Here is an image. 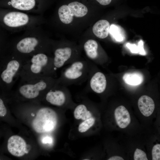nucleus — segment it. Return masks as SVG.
I'll use <instances>...</instances> for the list:
<instances>
[{
    "mask_svg": "<svg viewBox=\"0 0 160 160\" xmlns=\"http://www.w3.org/2000/svg\"><path fill=\"white\" fill-rule=\"evenodd\" d=\"M56 76L53 58L41 52L35 54L30 58L24 60L19 78L20 81H26L43 77L56 78Z\"/></svg>",
    "mask_w": 160,
    "mask_h": 160,
    "instance_id": "f257e3e1",
    "label": "nucleus"
},
{
    "mask_svg": "<svg viewBox=\"0 0 160 160\" xmlns=\"http://www.w3.org/2000/svg\"><path fill=\"white\" fill-rule=\"evenodd\" d=\"M95 65L89 61L77 59L62 70L57 78L58 84L67 87L82 84L87 81Z\"/></svg>",
    "mask_w": 160,
    "mask_h": 160,
    "instance_id": "f03ea898",
    "label": "nucleus"
},
{
    "mask_svg": "<svg viewBox=\"0 0 160 160\" xmlns=\"http://www.w3.org/2000/svg\"><path fill=\"white\" fill-rule=\"evenodd\" d=\"M58 83L57 78L52 77L20 81L16 93L25 99H34L40 95L44 96L50 88Z\"/></svg>",
    "mask_w": 160,
    "mask_h": 160,
    "instance_id": "7ed1b4c3",
    "label": "nucleus"
},
{
    "mask_svg": "<svg viewBox=\"0 0 160 160\" xmlns=\"http://www.w3.org/2000/svg\"><path fill=\"white\" fill-rule=\"evenodd\" d=\"M24 60L16 56L3 59L0 65V88L8 92L12 88L19 74Z\"/></svg>",
    "mask_w": 160,
    "mask_h": 160,
    "instance_id": "20e7f679",
    "label": "nucleus"
},
{
    "mask_svg": "<svg viewBox=\"0 0 160 160\" xmlns=\"http://www.w3.org/2000/svg\"><path fill=\"white\" fill-rule=\"evenodd\" d=\"M119 143L124 150L128 160H149L142 135L132 136L121 133Z\"/></svg>",
    "mask_w": 160,
    "mask_h": 160,
    "instance_id": "39448f33",
    "label": "nucleus"
},
{
    "mask_svg": "<svg viewBox=\"0 0 160 160\" xmlns=\"http://www.w3.org/2000/svg\"><path fill=\"white\" fill-rule=\"evenodd\" d=\"M57 121V116L55 111L49 107H43L38 110L32 121V127L38 133L49 132L55 129Z\"/></svg>",
    "mask_w": 160,
    "mask_h": 160,
    "instance_id": "423d86ee",
    "label": "nucleus"
},
{
    "mask_svg": "<svg viewBox=\"0 0 160 160\" xmlns=\"http://www.w3.org/2000/svg\"><path fill=\"white\" fill-rule=\"evenodd\" d=\"M149 160H160V135L153 129L142 135Z\"/></svg>",
    "mask_w": 160,
    "mask_h": 160,
    "instance_id": "0eeeda50",
    "label": "nucleus"
},
{
    "mask_svg": "<svg viewBox=\"0 0 160 160\" xmlns=\"http://www.w3.org/2000/svg\"><path fill=\"white\" fill-rule=\"evenodd\" d=\"M67 87L58 84L50 88L44 95L46 101L52 105L61 106L65 105L67 99L68 90Z\"/></svg>",
    "mask_w": 160,
    "mask_h": 160,
    "instance_id": "6e6552de",
    "label": "nucleus"
},
{
    "mask_svg": "<svg viewBox=\"0 0 160 160\" xmlns=\"http://www.w3.org/2000/svg\"><path fill=\"white\" fill-rule=\"evenodd\" d=\"M54 54L53 64L56 71L77 60L73 57L72 49L68 46L57 48L55 50Z\"/></svg>",
    "mask_w": 160,
    "mask_h": 160,
    "instance_id": "1a4fd4ad",
    "label": "nucleus"
},
{
    "mask_svg": "<svg viewBox=\"0 0 160 160\" xmlns=\"http://www.w3.org/2000/svg\"><path fill=\"white\" fill-rule=\"evenodd\" d=\"M26 147L25 142L19 136H12L8 140V151L11 154L15 156L20 157L27 153Z\"/></svg>",
    "mask_w": 160,
    "mask_h": 160,
    "instance_id": "9d476101",
    "label": "nucleus"
},
{
    "mask_svg": "<svg viewBox=\"0 0 160 160\" xmlns=\"http://www.w3.org/2000/svg\"><path fill=\"white\" fill-rule=\"evenodd\" d=\"M39 45V41L35 38L26 37L22 39L17 43L15 49L17 53L22 56L24 55L25 56V55H30L36 51Z\"/></svg>",
    "mask_w": 160,
    "mask_h": 160,
    "instance_id": "9b49d317",
    "label": "nucleus"
},
{
    "mask_svg": "<svg viewBox=\"0 0 160 160\" xmlns=\"http://www.w3.org/2000/svg\"><path fill=\"white\" fill-rule=\"evenodd\" d=\"M29 17L26 14L18 12H12L6 14L3 18L6 25L15 27L24 25L28 23Z\"/></svg>",
    "mask_w": 160,
    "mask_h": 160,
    "instance_id": "f8f14e48",
    "label": "nucleus"
},
{
    "mask_svg": "<svg viewBox=\"0 0 160 160\" xmlns=\"http://www.w3.org/2000/svg\"><path fill=\"white\" fill-rule=\"evenodd\" d=\"M84 49L87 57L96 65L101 64L98 52V45L97 41L89 39L85 43Z\"/></svg>",
    "mask_w": 160,
    "mask_h": 160,
    "instance_id": "ddd939ff",
    "label": "nucleus"
},
{
    "mask_svg": "<svg viewBox=\"0 0 160 160\" xmlns=\"http://www.w3.org/2000/svg\"><path fill=\"white\" fill-rule=\"evenodd\" d=\"M110 25L109 22L106 20H100L94 25L92 31L94 34L98 38L104 39L108 36Z\"/></svg>",
    "mask_w": 160,
    "mask_h": 160,
    "instance_id": "4468645a",
    "label": "nucleus"
},
{
    "mask_svg": "<svg viewBox=\"0 0 160 160\" xmlns=\"http://www.w3.org/2000/svg\"><path fill=\"white\" fill-rule=\"evenodd\" d=\"M68 6L72 14L76 17H83L87 13L88 9L87 7L82 4L78 2H71Z\"/></svg>",
    "mask_w": 160,
    "mask_h": 160,
    "instance_id": "2eb2a0df",
    "label": "nucleus"
},
{
    "mask_svg": "<svg viewBox=\"0 0 160 160\" xmlns=\"http://www.w3.org/2000/svg\"><path fill=\"white\" fill-rule=\"evenodd\" d=\"M123 79L126 84L133 86L140 84L143 81V75L139 72L127 73L123 76Z\"/></svg>",
    "mask_w": 160,
    "mask_h": 160,
    "instance_id": "dca6fc26",
    "label": "nucleus"
},
{
    "mask_svg": "<svg viewBox=\"0 0 160 160\" xmlns=\"http://www.w3.org/2000/svg\"><path fill=\"white\" fill-rule=\"evenodd\" d=\"M73 113L74 117L76 119H81L84 121L92 117L91 113L87 110L86 106L83 104L77 106Z\"/></svg>",
    "mask_w": 160,
    "mask_h": 160,
    "instance_id": "f3484780",
    "label": "nucleus"
},
{
    "mask_svg": "<svg viewBox=\"0 0 160 160\" xmlns=\"http://www.w3.org/2000/svg\"><path fill=\"white\" fill-rule=\"evenodd\" d=\"M11 4L14 8L20 10H28L34 7L35 0H11Z\"/></svg>",
    "mask_w": 160,
    "mask_h": 160,
    "instance_id": "a211bd4d",
    "label": "nucleus"
},
{
    "mask_svg": "<svg viewBox=\"0 0 160 160\" xmlns=\"http://www.w3.org/2000/svg\"><path fill=\"white\" fill-rule=\"evenodd\" d=\"M58 13L60 19L62 23L68 24L72 21L73 15L68 5H64L61 6L58 9Z\"/></svg>",
    "mask_w": 160,
    "mask_h": 160,
    "instance_id": "6ab92c4d",
    "label": "nucleus"
},
{
    "mask_svg": "<svg viewBox=\"0 0 160 160\" xmlns=\"http://www.w3.org/2000/svg\"><path fill=\"white\" fill-rule=\"evenodd\" d=\"M109 33L113 39L117 41H122L124 39L122 32L117 25L112 24L110 26Z\"/></svg>",
    "mask_w": 160,
    "mask_h": 160,
    "instance_id": "aec40b11",
    "label": "nucleus"
},
{
    "mask_svg": "<svg viewBox=\"0 0 160 160\" xmlns=\"http://www.w3.org/2000/svg\"><path fill=\"white\" fill-rule=\"evenodd\" d=\"M95 121V119L92 117L84 120L79 125L78 128L79 131L81 133L86 132L92 126Z\"/></svg>",
    "mask_w": 160,
    "mask_h": 160,
    "instance_id": "412c9836",
    "label": "nucleus"
},
{
    "mask_svg": "<svg viewBox=\"0 0 160 160\" xmlns=\"http://www.w3.org/2000/svg\"><path fill=\"white\" fill-rule=\"evenodd\" d=\"M126 46L132 53H139V49L138 45L137 46L135 44L127 43V44Z\"/></svg>",
    "mask_w": 160,
    "mask_h": 160,
    "instance_id": "4be33fe9",
    "label": "nucleus"
},
{
    "mask_svg": "<svg viewBox=\"0 0 160 160\" xmlns=\"http://www.w3.org/2000/svg\"><path fill=\"white\" fill-rule=\"evenodd\" d=\"M7 109L4 101L3 99L0 98V116L3 117L7 113Z\"/></svg>",
    "mask_w": 160,
    "mask_h": 160,
    "instance_id": "5701e85b",
    "label": "nucleus"
},
{
    "mask_svg": "<svg viewBox=\"0 0 160 160\" xmlns=\"http://www.w3.org/2000/svg\"><path fill=\"white\" fill-rule=\"evenodd\" d=\"M138 46L139 49V54L143 55H145L146 53L144 49L143 43L142 40H141L139 41Z\"/></svg>",
    "mask_w": 160,
    "mask_h": 160,
    "instance_id": "b1692460",
    "label": "nucleus"
},
{
    "mask_svg": "<svg viewBox=\"0 0 160 160\" xmlns=\"http://www.w3.org/2000/svg\"><path fill=\"white\" fill-rule=\"evenodd\" d=\"M52 138L48 136H46L44 137L41 140L42 143L44 144H50L52 143Z\"/></svg>",
    "mask_w": 160,
    "mask_h": 160,
    "instance_id": "393cba45",
    "label": "nucleus"
},
{
    "mask_svg": "<svg viewBox=\"0 0 160 160\" xmlns=\"http://www.w3.org/2000/svg\"><path fill=\"white\" fill-rule=\"evenodd\" d=\"M100 4L103 5H106L109 4L111 2L112 0H96Z\"/></svg>",
    "mask_w": 160,
    "mask_h": 160,
    "instance_id": "a878e982",
    "label": "nucleus"
}]
</instances>
